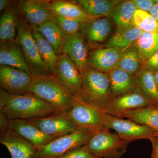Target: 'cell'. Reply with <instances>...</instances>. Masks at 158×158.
I'll return each instance as SVG.
<instances>
[{
    "instance_id": "cell-1",
    "label": "cell",
    "mask_w": 158,
    "mask_h": 158,
    "mask_svg": "<svg viewBox=\"0 0 158 158\" xmlns=\"http://www.w3.org/2000/svg\"><path fill=\"white\" fill-rule=\"evenodd\" d=\"M0 111L9 119L29 120L59 113L48 103L30 93L16 95L0 90Z\"/></svg>"
},
{
    "instance_id": "cell-2",
    "label": "cell",
    "mask_w": 158,
    "mask_h": 158,
    "mask_svg": "<svg viewBox=\"0 0 158 158\" xmlns=\"http://www.w3.org/2000/svg\"><path fill=\"white\" fill-rule=\"evenodd\" d=\"M29 93L52 106L59 113H67L71 109L73 96L49 74L32 75Z\"/></svg>"
},
{
    "instance_id": "cell-3",
    "label": "cell",
    "mask_w": 158,
    "mask_h": 158,
    "mask_svg": "<svg viewBox=\"0 0 158 158\" xmlns=\"http://www.w3.org/2000/svg\"><path fill=\"white\" fill-rule=\"evenodd\" d=\"M81 76V90L78 97L104 113L113 99L109 75L89 66Z\"/></svg>"
},
{
    "instance_id": "cell-4",
    "label": "cell",
    "mask_w": 158,
    "mask_h": 158,
    "mask_svg": "<svg viewBox=\"0 0 158 158\" xmlns=\"http://www.w3.org/2000/svg\"><path fill=\"white\" fill-rule=\"evenodd\" d=\"M97 131H77L36 148L35 158H58L75 148L87 144Z\"/></svg>"
},
{
    "instance_id": "cell-5",
    "label": "cell",
    "mask_w": 158,
    "mask_h": 158,
    "mask_svg": "<svg viewBox=\"0 0 158 158\" xmlns=\"http://www.w3.org/2000/svg\"><path fill=\"white\" fill-rule=\"evenodd\" d=\"M130 142L103 130L97 131L86 144L97 158H119L126 152Z\"/></svg>"
},
{
    "instance_id": "cell-6",
    "label": "cell",
    "mask_w": 158,
    "mask_h": 158,
    "mask_svg": "<svg viewBox=\"0 0 158 158\" xmlns=\"http://www.w3.org/2000/svg\"><path fill=\"white\" fill-rule=\"evenodd\" d=\"M103 112L73 96L72 106L67 115L77 131H98L106 130L103 124Z\"/></svg>"
},
{
    "instance_id": "cell-7",
    "label": "cell",
    "mask_w": 158,
    "mask_h": 158,
    "mask_svg": "<svg viewBox=\"0 0 158 158\" xmlns=\"http://www.w3.org/2000/svg\"><path fill=\"white\" fill-rule=\"evenodd\" d=\"M103 124L106 130H114L121 139L131 142L139 139L150 140L154 132L149 127L131 119H124L103 113Z\"/></svg>"
},
{
    "instance_id": "cell-8",
    "label": "cell",
    "mask_w": 158,
    "mask_h": 158,
    "mask_svg": "<svg viewBox=\"0 0 158 158\" xmlns=\"http://www.w3.org/2000/svg\"><path fill=\"white\" fill-rule=\"evenodd\" d=\"M16 40L22 49L32 75L48 74L40 56L32 28L21 16L18 26Z\"/></svg>"
},
{
    "instance_id": "cell-9",
    "label": "cell",
    "mask_w": 158,
    "mask_h": 158,
    "mask_svg": "<svg viewBox=\"0 0 158 158\" xmlns=\"http://www.w3.org/2000/svg\"><path fill=\"white\" fill-rule=\"evenodd\" d=\"M53 76L73 96H79L81 90L82 76L67 54L63 53L59 56Z\"/></svg>"
},
{
    "instance_id": "cell-10",
    "label": "cell",
    "mask_w": 158,
    "mask_h": 158,
    "mask_svg": "<svg viewBox=\"0 0 158 158\" xmlns=\"http://www.w3.org/2000/svg\"><path fill=\"white\" fill-rule=\"evenodd\" d=\"M16 6L20 16L31 27H38L55 20L50 1L22 0L17 2Z\"/></svg>"
},
{
    "instance_id": "cell-11",
    "label": "cell",
    "mask_w": 158,
    "mask_h": 158,
    "mask_svg": "<svg viewBox=\"0 0 158 158\" xmlns=\"http://www.w3.org/2000/svg\"><path fill=\"white\" fill-rule=\"evenodd\" d=\"M29 120L44 134L55 139L77 131L67 113H58Z\"/></svg>"
},
{
    "instance_id": "cell-12",
    "label": "cell",
    "mask_w": 158,
    "mask_h": 158,
    "mask_svg": "<svg viewBox=\"0 0 158 158\" xmlns=\"http://www.w3.org/2000/svg\"><path fill=\"white\" fill-rule=\"evenodd\" d=\"M32 75L10 66L0 65L1 89L12 94L29 93Z\"/></svg>"
},
{
    "instance_id": "cell-13",
    "label": "cell",
    "mask_w": 158,
    "mask_h": 158,
    "mask_svg": "<svg viewBox=\"0 0 158 158\" xmlns=\"http://www.w3.org/2000/svg\"><path fill=\"white\" fill-rule=\"evenodd\" d=\"M152 105H156L152 103L138 88L112 99L104 113L114 116L118 113Z\"/></svg>"
},
{
    "instance_id": "cell-14",
    "label": "cell",
    "mask_w": 158,
    "mask_h": 158,
    "mask_svg": "<svg viewBox=\"0 0 158 158\" xmlns=\"http://www.w3.org/2000/svg\"><path fill=\"white\" fill-rule=\"evenodd\" d=\"M0 143L8 148L11 158L36 157V148L9 127L0 131Z\"/></svg>"
},
{
    "instance_id": "cell-15",
    "label": "cell",
    "mask_w": 158,
    "mask_h": 158,
    "mask_svg": "<svg viewBox=\"0 0 158 158\" xmlns=\"http://www.w3.org/2000/svg\"><path fill=\"white\" fill-rule=\"evenodd\" d=\"M63 53L67 54L73 61L81 75L90 66L88 47L81 32L69 36L63 48Z\"/></svg>"
},
{
    "instance_id": "cell-16",
    "label": "cell",
    "mask_w": 158,
    "mask_h": 158,
    "mask_svg": "<svg viewBox=\"0 0 158 158\" xmlns=\"http://www.w3.org/2000/svg\"><path fill=\"white\" fill-rule=\"evenodd\" d=\"M126 51L113 48L96 49L89 55V66L102 72L109 73L116 68Z\"/></svg>"
},
{
    "instance_id": "cell-17",
    "label": "cell",
    "mask_w": 158,
    "mask_h": 158,
    "mask_svg": "<svg viewBox=\"0 0 158 158\" xmlns=\"http://www.w3.org/2000/svg\"><path fill=\"white\" fill-rule=\"evenodd\" d=\"M9 127L36 148L44 146L55 139L44 134L29 120L11 119Z\"/></svg>"
},
{
    "instance_id": "cell-18",
    "label": "cell",
    "mask_w": 158,
    "mask_h": 158,
    "mask_svg": "<svg viewBox=\"0 0 158 158\" xmlns=\"http://www.w3.org/2000/svg\"><path fill=\"white\" fill-rule=\"evenodd\" d=\"M0 65L20 69L32 75L22 49L16 39L0 44Z\"/></svg>"
},
{
    "instance_id": "cell-19",
    "label": "cell",
    "mask_w": 158,
    "mask_h": 158,
    "mask_svg": "<svg viewBox=\"0 0 158 158\" xmlns=\"http://www.w3.org/2000/svg\"><path fill=\"white\" fill-rule=\"evenodd\" d=\"M113 21L109 17L99 18L86 23L81 33L90 43L99 44L107 41L113 35Z\"/></svg>"
},
{
    "instance_id": "cell-20",
    "label": "cell",
    "mask_w": 158,
    "mask_h": 158,
    "mask_svg": "<svg viewBox=\"0 0 158 158\" xmlns=\"http://www.w3.org/2000/svg\"><path fill=\"white\" fill-rule=\"evenodd\" d=\"M108 75L113 98L129 93L138 88L136 76L121 69L116 67Z\"/></svg>"
},
{
    "instance_id": "cell-21",
    "label": "cell",
    "mask_w": 158,
    "mask_h": 158,
    "mask_svg": "<svg viewBox=\"0 0 158 158\" xmlns=\"http://www.w3.org/2000/svg\"><path fill=\"white\" fill-rule=\"evenodd\" d=\"M50 5L55 16L77 20L85 23L92 22L99 18L89 15L75 2L50 1Z\"/></svg>"
},
{
    "instance_id": "cell-22",
    "label": "cell",
    "mask_w": 158,
    "mask_h": 158,
    "mask_svg": "<svg viewBox=\"0 0 158 158\" xmlns=\"http://www.w3.org/2000/svg\"><path fill=\"white\" fill-rule=\"evenodd\" d=\"M113 116L128 118L138 124L149 127L154 133H158V105L139 108Z\"/></svg>"
},
{
    "instance_id": "cell-23",
    "label": "cell",
    "mask_w": 158,
    "mask_h": 158,
    "mask_svg": "<svg viewBox=\"0 0 158 158\" xmlns=\"http://www.w3.org/2000/svg\"><path fill=\"white\" fill-rule=\"evenodd\" d=\"M16 5L11 2L0 18V41L6 43L16 39L20 17ZM21 17V16H20Z\"/></svg>"
},
{
    "instance_id": "cell-24",
    "label": "cell",
    "mask_w": 158,
    "mask_h": 158,
    "mask_svg": "<svg viewBox=\"0 0 158 158\" xmlns=\"http://www.w3.org/2000/svg\"><path fill=\"white\" fill-rule=\"evenodd\" d=\"M143 31L134 24L116 28L105 47L127 50L135 44Z\"/></svg>"
},
{
    "instance_id": "cell-25",
    "label": "cell",
    "mask_w": 158,
    "mask_h": 158,
    "mask_svg": "<svg viewBox=\"0 0 158 158\" xmlns=\"http://www.w3.org/2000/svg\"><path fill=\"white\" fill-rule=\"evenodd\" d=\"M32 27L52 46L58 56L63 53V48L69 35L62 30L56 21H50L38 27Z\"/></svg>"
},
{
    "instance_id": "cell-26",
    "label": "cell",
    "mask_w": 158,
    "mask_h": 158,
    "mask_svg": "<svg viewBox=\"0 0 158 158\" xmlns=\"http://www.w3.org/2000/svg\"><path fill=\"white\" fill-rule=\"evenodd\" d=\"M31 27L40 56L45 70L49 74L53 76L59 56L46 39L35 28Z\"/></svg>"
},
{
    "instance_id": "cell-27",
    "label": "cell",
    "mask_w": 158,
    "mask_h": 158,
    "mask_svg": "<svg viewBox=\"0 0 158 158\" xmlns=\"http://www.w3.org/2000/svg\"><path fill=\"white\" fill-rule=\"evenodd\" d=\"M119 0H78L75 1L89 15L95 17H109Z\"/></svg>"
},
{
    "instance_id": "cell-28",
    "label": "cell",
    "mask_w": 158,
    "mask_h": 158,
    "mask_svg": "<svg viewBox=\"0 0 158 158\" xmlns=\"http://www.w3.org/2000/svg\"><path fill=\"white\" fill-rule=\"evenodd\" d=\"M137 9L133 0L122 1L116 6L109 17L116 28L133 24V18Z\"/></svg>"
},
{
    "instance_id": "cell-29",
    "label": "cell",
    "mask_w": 158,
    "mask_h": 158,
    "mask_svg": "<svg viewBox=\"0 0 158 158\" xmlns=\"http://www.w3.org/2000/svg\"><path fill=\"white\" fill-rule=\"evenodd\" d=\"M138 87L154 105H158V88L152 72L142 68L137 74Z\"/></svg>"
},
{
    "instance_id": "cell-30",
    "label": "cell",
    "mask_w": 158,
    "mask_h": 158,
    "mask_svg": "<svg viewBox=\"0 0 158 158\" xmlns=\"http://www.w3.org/2000/svg\"><path fill=\"white\" fill-rule=\"evenodd\" d=\"M135 45L143 63L158 51V35L143 32Z\"/></svg>"
},
{
    "instance_id": "cell-31",
    "label": "cell",
    "mask_w": 158,
    "mask_h": 158,
    "mask_svg": "<svg viewBox=\"0 0 158 158\" xmlns=\"http://www.w3.org/2000/svg\"><path fill=\"white\" fill-rule=\"evenodd\" d=\"M143 63L135 47H131L125 52L116 67L137 75L142 69Z\"/></svg>"
},
{
    "instance_id": "cell-32",
    "label": "cell",
    "mask_w": 158,
    "mask_h": 158,
    "mask_svg": "<svg viewBox=\"0 0 158 158\" xmlns=\"http://www.w3.org/2000/svg\"><path fill=\"white\" fill-rule=\"evenodd\" d=\"M133 24L143 32L158 35V23L148 12L136 10L133 18Z\"/></svg>"
},
{
    "instance_id": "cell-33",
    "label": "cell",
    "mask_w": 158,
    "mask_h": 158,
    "mask_svg": "<svg viewBox=\"0 0 158 158\" xmlns=\"http://www.w3.org/2000/svg\"><path fill=\"white\" fill-rule=\"evenodd\" d=\"M55 19L59 27L68 35L81 32L86 24L77 20L60 16H55Z\"/></svg>"
},
{
    "instance_id": "cell-34",
    "label": "cell",
    "mask_w": 158,
    "mask_h": 158,
    "mask_svg": "<svg viewBox=\"0 0 158 158\" xmlns=\"http://www.w3.org/2000/svg\"><path fill=\"white\" fill-rule=\"evenodd\" d=\"M58 158H98L91 152L87 144L77 148Z\"/></svg>"
},
{
    "instance_id": "cell-35",
    "label": "cell",
    "mask_w": 158,
    "mask_h": 158,
    "mask_svg": "<svg viewBox=\"0 0 158 158\" xmlns=\"http://www.w3.org/2000/svg\"><path fill=\"white\" fill-rule=\"evenodd\" d=\"M142 67L153 73L158 71V51L143 63Z\"/></svg>"
},
{
    "instance_id": "cell-36",
    "label": "cell",
    "mask_w": 158,
    "mask_h": 158,
    "mask_svg": "<svg viewBox=\"0 0 158 158\" xmlns=\"http://www.w3.org/2000/svg\"><path fill=\"white\" fill-rule=\"evenodd\" d=\"M138 10L148 12L158 0H133Z\"/></svg>"
},
{
    "instance_id": "cell-37",
    "label": "cell",
    "mask_w": 158,
    "mask_h": 158,
    "mask_svg": "<svg viewBox=\"0 0 158 158\" xmlns=\"http://www.w3.org/2000/svg\"><path fill=\"white\" fill-rule=\"evenodd\" d=\"M10 119L2 111H0V131L9 127Z\"/></svg>"
},
{
    "instance_id": "cell-38",
    "label": "cell",
    "mask_w": 158,
    "mask_h": 158,
    "mask_svg": "<svg viewBox=\"0 0 158 158\" xmlns=\"http://www.w3.org/2000/svg\"><path fill=\"white\" fill-rule=\"evenodd\" d=\"M150 141L152 146L151 158H158V137L154 136Z\"/></svg>"
},
{
    "instance_id": "cell-39",
    "label": "cell",
    "mask_w": 158,
    "mask_h": 158,
    "mask_svg": "<svg viewBox=\"0 0 158 158\" xmlns=\"http://www.w3.org/2000/svg\"><path fill=\"white\" fill-rule=\"evenodd\" d=\"M11 2L9 0H0V11L1 13L4 12L9 6Z\"/></svg>"
},
{
    "instance_id": "cell-40",
    "label": "cell",
    "mask_w": 158,
    "mask_h": 158,
    "mask_svg": "<svg viewBox=\"0 0 158 158\" xmlns=\"http://www.w3.org/2000/svg\"><path fill=\"white\" fill-rule=\"evenodd\" d=\"M154 74L155 79L156 83L158 88V71L154 73Z\"/></svg>"
},
{
    "instance_id": "cell-41",
    "label": "cell",
    "mask_w": 158,
    "mask_h": 158,
    "mask_svg": "<svg viewBox=\"0 0 158 158\" xmlns=\"http://www.w3.org/2000/svg\"><path fill=\"white\" fill-rule=\"evenodd\" d=\"M154 136L158 137V133H154Z\"/></svg>"
}]
</instances>
